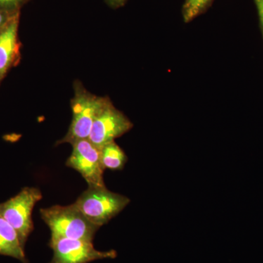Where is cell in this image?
<instances>
[{"instance_id":"9a60e30c","label":"cell","mask_w":263,"mask_h":263,"mask_svg":"<svg viewBox=\"0 0 263 263\" xmlns=\"http://www.w3.org/2000/svg\"><path fill=\"white\" fill-rule=\"evenodd\" d=\"M110 1L114 4H119V3H122L124 0H110Z\"/></svg>"},{"instance_id":"7a4b0ae2","label":"cell","mask_w":263,"mask_h":263,"mask_svg":"<svg viewBox=\"0 0 263 263\" xmlns=\"http://www.w3.org/2000/svg\"><path fill=\"white\" fill-rule=\"evenodd\" d=\"M109 99L91 94L81 84L75 86V95L71 100L72 122L66 136L57 145L72 143L88 139L91 127L99 113L108 103Z\"/></svg>"},{"instance_id":"9c48e42d","label":"cell","mask_w":263,"mask_h":263,"mask_svg":"<svg viewBox=\"0 0 263 263\" xmlns=\"http://www.w3.org/2000/svg\"><path fill=\"white\" fill-rule=\"evenodd\" d=\"M17 22H10L0 31V76L9 69L18 52Z\"/></svg>"},{"instance_id":"8992f818","label":"cell","mask_w":263,"mask_h":263,"mask_svg":"<svg viewBox=\"0 0 263 263\" xmlns=\"http://www.w3.org/2000/svg\"><path fill=\"white\" fill-rule=\"evenodd\" d=\"M71 145L72 152L66 165L78 171L88 183V186L105 187V170L101 162L100 148L89 139L80 140Z\"/></svg>"},{"instance_id":"7c38bea8","label":"cell","mask_w":263,"mask_h":263,"mask_svg":"<svg viewBox=\"0 0 263 263\" xmlns=\"http://www.w3.org/2000/svg\"><path fill=\"white\" fill-rule=\"evenodd\" d=\"M258 9L259 17H260L261 23L263 27V0H255Z\"/></svg>"},{"instance_id":"30bf717a","label":"cell","mask_w":263,"mask_h":263,"mask_svg":"<svg viewBox=\"0 0 263 263\" xmlns=\"http://www.w3.org/2000/svg\"><path fill=\"white\" fill-rule=\"evenodd\" d=\"M104 170L122 171L128 160L127 156L115 141L106 143L100 148Z\"/></svg>"},{"instance_id":"5b68a950","label":"cell","mask_w":263,"mask_h":263,"mask_svg":"<svg viewBox=\"0 0 263 263\" xmlns=\"http://www.w3.org/2000/svg\"><path fill=\"white\" fill-rule=\"evenodd\" d=\"M48 245L53 251V257L48 263H89L117 257L115 250L99 251L92 241L88 240L56 238L50 239Z\"/></svg>"},{"instance_id":"5bb4252c","label":"cell","mask_w":263,"mask_h":263,"mask_svg":"<svg viewBox=\"0 0 263 263\" xmlns=\"http://www.w3.org/2000/svg\"><path fill=\"white\" fill-rule=\"evenodd\" d=\"M5 23V16L3 13L0 12V28L3 27V24Z\"/></svg>"},{"instance_id":"6da1fadb","label":"cell","mask_w":263,"mask_h":263,"mask_svg":"<svg viewBox=\"0 0 263 263\" xmlns=\"http://www.w3.org/2000/svg\"><path fill=\"white\" fill-rule=\"evenodd\" d=\"M40 214L51 230V239L69 238L93 241L100 228L91 223L74 203L41 209Z\"/></svg>"},{"instance_id":"3957f363","label":"cell","mask_w":263,"mask_h":263,"mask_svg":"<svg viewBox=\"0 0 263 263\" xmlns=\"http://www.w3.org/2000/svg\"><path fill=\"white\" fill-rule=\"evenodd\" d=\"M130 200L106 186H88L74 204L91 223L101 228L122 212Z\"/></svg>"},{"instance_id":"277c9868","label":"cell","mask_w":263,"mask_h":263,"mask_svg":"<svg viewBox=\"0 0 263 263\" xmlns=\"http://www.w3.org/2000/svg\"><path fill=\"white\" fill-rule=\"evenodd\" d=\"M42 197L39 189L24 187L15 196L0 203V215L16 230L24 247L34 230L32 219L33 209Z\"/></svg>"},{"instance_id":"52a82bcc","label":"cell","mask_w":263,"mask_h":263,"mask_svg":"<svg viewBox=\"0 0 263 263\" xmlns=\"http://www.w3.org/2000/svg\"><path fill=\"white\" fill-rule=\"evenodd\" d=\"M133 127L131 121L117 110L109 100L95 119L88 139L100 148L125 134Z\"/></svg>"},{"instance_id":"ba28073f","label":"cell","mask_w":263,"mask_h":263,"mask_svg":"<svg viewBox=\"0 0 263 263\" xmlns=\"http://www.w3.org/2000/svg\"><path fill=\"white\" fill-rule=\"evenodd\" d=\"M0 255L18 259L28 263L24 247L21 242L16 230L0 215Z\"/></svg>"},{"instance_id":"8fae6325","label":"cell","mask_w":263,"mask_h":263,"mask_svg":"<svg viewBox=\"0 0 263 263\" xmlns=\"http://www.w3.org/2000/svg\"><path fill=\"white\" fill-rule=\"evenodd\" d=\"M211 0H186L183 7V18L189 22L200 14Z\"/></svg>"},{"instance_id":"4fadbf2b","label":"cell","mask_w":263,"mask_h":263,"mask_svg":"<svg viewBox=\"0 0 263 263\" xmlns=\"http://www.w3.org/2000/svg\"><path fill=\"white\" fill-rule=\"evenodd\" d=\"M20 0H0V4L1 5H10L14 4Z\"/></svg>"}]
</instances>
